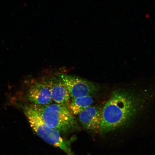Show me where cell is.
Here are the masks:
<instances>
[{
    "label": "cell",
    "mask_w": 155,
    "mask_h": 155,
    "mask_svg": "<svg viewBox=\"0 0 155 155\" xmlns=\"http://www.w3.org/2000/svg\"><path fill=\"white\" fill-rule=\"evenodd\" d=\"M139 101L130 93L122 90L114 92L102 109L100 133L109 132L127 123L137 112Z\"/></svg>",
    "instance_id": "cell-1"
},
{
    "label": "cell",
    "mask_w": 155,
    "mask_h": 155,
    "mask_svg": "<svg viewBox=\"0 0 155 155\" xmlns=\"http://www.w3.org/2000/svg\"><path fill=\"white\" fill-rule=\"evenodd\" d=\"M32 105L42 121L50 128L63 133L77 129L78 126L74 114L64 104Z\"/></svg>",
    "instance_id": "cell-2"
},
{
    "label": "cell",
    "mask_w": 155,
    "mask_h": 155,
    "mask_svg": "<svg viewBox=\"0 0 155 155\" xmlns=\"http://www.w3.org/2000/svg\"><path fill=\"white\" fill-rule=\"evenodd\" d=\"M21 107L31 127L38 136L48 144L61 149L68 155H75L71 150L69 141L64 139L59 131L46 125L32 104L22 105Z\"/></svg>",
    "instance_id": "cell-3"
},
{
    "label": "cell",
    "mask_w": 155,
    "mask_h": 155,
    "mask_svg": "<svg viewBox=\"0 0 155 155\" xmlns=\"http://www.w3.org/2000/svg\"><path fill=\"white\" fill-rule=\"evenodd\" d=\"M59 78L73 98L91 96L98 90L96 83L81 78L64 74H60Z\"/></svg>",
    "instance_id": "cell-4"
},
{
    "label": "cell",
    "mask_w": 155,
    "mask_h": 155,
    "mask_svg": "<svg viewBox=\"0 0 155 155\" xmlns=\"http://www.w3.org/2000/svg\"><path fill=\"white\" fill-rule=\"evenodd\" d=\"M26 96L29 101L37 105H48L53 102L50 89L46 82L32 84L28 89Z\"/></svg>",
    "instance_id": "cell-5"
},
{
    "label": "cell",
    "mask_w": 155,
    "mask_h": 155,
    "mask_svg": "<svg viewBox=\"0 0 155 155\" xmlns=\"http://www.w3.org/2000/svg\"><path fill=\"white\" fill-rule=\"evenodd\" d=\"M79 120L87 130H100L102 121V109L97 106H90L79 114Z\"/></svg>",
    "instance_id": "cell-6"
},
{
    "label": "cell",
    "mask_w": 155,
    "mask_h": 155,
    "mask_svg": "<svg viewBox=\"0 0 155 155\" xmlns=\"http://www.w3.org/2000/svg\"><path fill=\"white\" fill-rule=\"evenodd\" d=\"M46 83L50 89L52 99L56 103L64 104L68 101L70 95L67 87L59 78H50Z\"/></svg>",
    "instance_id": "cell-7"
},
{
    "label": "cell",
    "mask_w": 155,
    "mask_h": 155,
    "mask_svg": "<svg viewBox=\"0 0 155 155\" xmlns=\"http://www.w3.org/2000/svg\"><path fill=\"white\" fill-rule=\"evenodd\" d=\"M94 101V99L91 96L73 98L69 108L74 115H77L91 106Z\"/></svg>",
    "instance_id": "cell-8"
}]
</instances>
